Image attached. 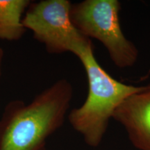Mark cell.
<instances>
[{
	"mask_svg": "<svg viewBox=\"0 0 150 150\" xmlns=\"http://www.w3.org/2000/svg\"><path fill=\"white\" fill-rule=\"evenodd\" d=\"M74 90L61 79L31 102H9L0 117V150H47V140L64 123Z\"/></svg>",
	"mask_w": 150,
	"mask_h": 150,
	"instance_id": "6da1fadb",
	"label": "cell"
},
{
	"mask_svg": "<svg viewBox=\"0 0 150 150\" xmlns=\"http://www.w3.org/2000/svg\"><path fill=\"white\" fill-rule=\"evenodd\" d=\"M85 69L88 91L85 102L68 115L72 128L92 147L100 145L110 120L121 103L141 86L128 85L114 79L97 62L93 47L79 56Z\"/></svg>",
	"mask_w": 150,
	"mask_h": 150,
	"instance_id": "7a4b0ae2",
	"label": "cell"
},
{
	"mask_svg": "<svg viewBox=\"0 0 150 150\" xmlns=\"http://www.w3.org/2000/svg\"><path fill=\"white\" fill-rule=\"evenodd\" d=\"M120 8L118 0H84L72 4L70 18L81 34L102 43L114 65L127 68L136 63L138 50L124 34L120 22Z\"/></svg>",
	"mask_w": 150,
	"mask_h": 150,
	"instance_id": "3957f363",
	"label": "cell"
},
{
	"mask_svg": "<svg viewBox=\"0 0 150 150\" xmlns=\"http://www.w3.org/2000/svg\"><path fill=\"white\" fill-rule=\"evenodd\" d=\"M69 0H42L31 3L22 19L26 29L44 45L49 54L70 52L79 57L93 48L91 39L84 36L70 18Z\"/></svg>",
	"mask_w": 150,
	"mask_h": 150,
	"instance_id": "277c9868",
	"label": "cell"
},
{
	"mask_svg": "<svg viewBox=\"0 0 150 150\" xmlns=\"http://www.w3.org/2000/svg\"><path fill=\"white\" fill-rule=\"evenodd\" d=\"M112 119L125 128L136 149L150 150V84L127 97Z\"/></svg>",
	"mask_w": 150,
	"mask_h": 150,
	"instance_id": "5b68a950",
	"label": "cell"
},
{
	"mask_svg": "<svg viewBox=\"0 0 150 150\" xmlns=\"http://www.w3.org/2000/svg\"><path fill=\"white\" fill-rule=\"evenodd\" d=\"M30 0H0V40L16 41L27 29L22 24L23 15Z\"/></svg>",
	"mask_w": 150,
	"mask_h": 150,
	"instance_id": "8992f818",
	"label": "cell"
},
{
	"mask_svg": "<svg viewBox=\"0 0 150 150\" xmlns=\"http://www.w3.org/2000/svg\"><path fill=\"white\" fill-rule=\"evenodd\" d=\"M4 55V52L3 49L0 47V77L1 75V66H2V61Z\"/></svg>",
	"mask_w": 150,
	"mask_h": 150,
	"instance_id": "52a82bcc",
	"label": "cell"
}]
</instances>
